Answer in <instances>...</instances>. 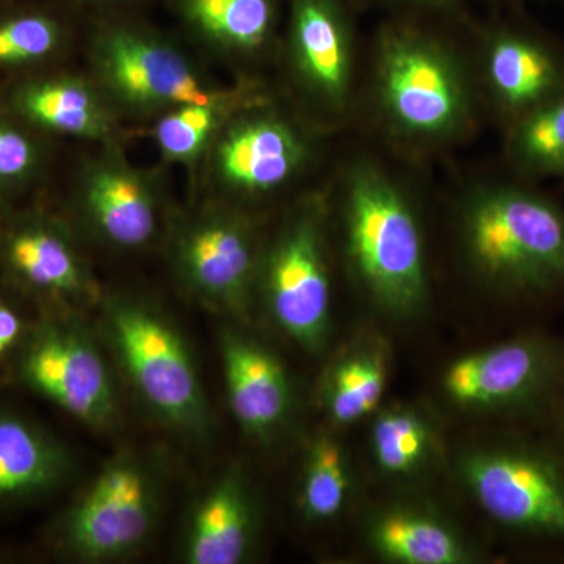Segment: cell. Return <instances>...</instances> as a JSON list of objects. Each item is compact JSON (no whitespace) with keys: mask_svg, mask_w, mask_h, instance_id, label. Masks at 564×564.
<instances>
[{"mask_svg":"<svg viewBox=\"0 0 564 564\" xmlns=\"http://www.w3.org/2000/svg\"><path fill=\"white\" fill-rule=\"evenodd\" d=\"M343 192L345 245L356 278L389 314L417 313L429 274L421 225L402 185L361 159L345 174Z\"/></svg>","mask_w":564,"mask_h":564,"instance_id":"cell-3","label":"cell"},{"mask_svg":"<svg viewBox=\"0 0 564 564\" xmlns=\"http://www.w3.org/2000/svg\"><path fill=\"white\" fill-rule=\"evenodd\" d=\"M193 39L234 57H251L270 46L282 0H169Z\"/></svg>","mask_w":564,"mask_h":564,"instance_id":"cell-20","label":"cell"},{"mask_svg":"<svg viewBox=\"0 0 564 564\" xmlns=\"http://www.w3.org/2000/svg\"><path fill=\"white\" fill-rule=\"evenodd\" d=\"M76 11L66 0H0V73L24 77L61 58L73 39Z\"/></svg>","mask_w":564,"mask_h":564,"instance_id":"cell-21","label":"cell"},{"mask_svg":"<svg viewBox=\"0 0 564 564\" xmlns=\"http://www.w3.org/2000/svg\"><path fill=\"white\" fill-rule=\"evenodd\" d=\"M373 544L381 555L404 564H458L467 555L447 527L426 516L397 511L375 525Z\"/></svg>","mask_w":564,"mask_h":564,"instance_id":"cell-25","label":"cell"},{"mask_svg":"<svg viewBox=\"0 0 564 564\" xmlns=\"http://www.w3.org/2000/svg\"><path fill=\"white\" fill-rule=\"evenodd\" d=\"M317 152L310 129L258 99L225 126L209 151L210 181L237 202L262 199L300 180Z\"/></svg>","mask_w":564,"mask_h":564,"instance_id":"cell-8","label":"cell"},{"mask_svg":"<svg viewBox=\"0 0 564 564\" xmlns=\"http://www.w3.org/2000/svg\"><path fill=\"white\" fill-rule=\"evenodd\" d=\"M503 2L513 3V6H518V3L525 2V0H503Z\"/></svg>","mask_w":564,"mask_h":564,"instance_id":"cell-34","label":"cell"},{"mask_svg":"<svg viewBox=\"0 0 564 564\" xmlns=\"http://www.w3.org/2000/svg\"><path fill=\"white\" fill-rule=\"evenodd\" d=\"M161 508L162 475L150 458L113 456L63 518V549L84 563L128 558L150 541Z\"/></svg>","mask_w":564,"mask_h":564,"instance_id":"cell-6","label":"cell"},{"mask_svg":"<svg viewBox=\"0 0 564 564\" xmlns=\"http://www.w3.org/2000/svg\"><path fill=\"white\" fill-rule=\"evenodd\" d=\"M0 262L9 276L36 295L87 304L98 285L65 226L47 215L29 214L0 236Z\"/></svg>","mask_w":564,"mask_h":564,"instance_id":"cell-16","label":"cell"},{"mask_svg":"<svg viewBox=\"0 0 564 564\" xmlns=\"http://www.w3.org/2000/svg\"><path fill=\"white\" fill-rule=\"evenodd\" d=\"M104 332L133 391L174 432L203 437L210 413L184 336L161 311L129 296L104 310Z\"/></svg>","mask_w":564,"mask_h":564,"instance_id":"cell-5","label":"cell"},{"mask_svg":"<svg viewBox=\"0 0 564 564\" xmlns=\"http://www.w3.org/2000/svg\"><path fill=\"white\" fill-rule=\"evenodd\" d=\"M511 174L463 199L459 232L467 262L485 285L514 302L564 296V207Z\"/></svg>","mask_w":564,"mask_h":564,"instance_id":"cell-1","label":"cell"},{"mask_svg":"<svg viewBox=\"0 0 564 564\" xmlns=\"http://www.w3.org/2000/svg\"><path fill=\"white\" fill-rule=\"evenodd\" d=\"M386 367L377 352H358L333 370L326 402L337 423H352L372 413L383 397Z\"/></svg>","mask_w":564,"mask_h":564,"instance_id":"cell-27","label":"cell"},{"mask_svg":"<svg viewBox=\"0 0 564 564\" xmlns=\"http://www.w3.org/2000/svg\"><path fill=\"white\" fill-rule=\"evenodd\" d=\"M372 445L375 458L386 473H410L425 458L430 432L410 411H392L375 423Z\"/></svg>","mask_w":564,"mask_h":564,"instance_id":"cell-29","label":"cell"},{"mask_svg":"<svg viewBox=\"0 0 564 564\" xmlns=\"http://www.w3.org/2000/svg\"><path fill=\"white\" fill-rule=\"evenodd\" d=\"M258 282L284 333L306 350H321L329 328L332 281L323 204L317 198L293 212L262 252Z\"/></svg>","mask_w":564,"mask_h":564,"instance_id":"cell-7","label":"cell"},{"mask_svg":"<svg viewBox=\"0 0 564 564\" xmlns=\"http://www.w3.org/2000/svg\"><path fill=\"white\" fill-rule=\"evenodd\" d=\"M505 159L521 180H564V95L505 128Z\"/></svg>","mask_w":564,"mask_h":564,"instance_id":"cell-24","label":"cell"},{"mask_svg":"<svg viewBox=\"0 0 564 564\" xmlns=\"http://www.w3.org/2000/svg\"><path fill=\"white\" fill-rule=\"evenodd\" d=\"M88 58L91 80L118 115L161 117L220 91L173 40L129 14H91Z\"/></svg>","mask_w":564,"mask_h":564,"instance_id":"cell-4","label":"cell"},{"mask_svg":"<svg viewBox=\"0 0 564 564\" xmlns=\"http://www.w3.org/2000/svg\"><path fill=\"white\" fill-rule=\"evenodd\" d=\"M65 448L31 422L0 414V500L33 496L68 473Z\"/></svg>","mask_w":564,"mask_h":564,"instance_id":"cell-22","label":"cell"},{"mask_svg":"<svg viewBox=\"0 0 564 564\" xmlns=\"http://www.w3.org/2000/svg\"><path fill=\"white\" fill-rule=\"evenodd\" d=\"M223 372L236 421L252 436L276 432L291 408L284 367L250 337L225 329L220 337Z\"/></svg>","mask_w":564,"mask_h":564,"instance_id":"cell-18","label":"cell"},{"mask_svg":"<svg viewBox=\"0 0 564 564\" xmlns=\"http://www.w3.org/2000/svg\"><path fill=\"white\" fill-rule=\"evenodd\" d=\"M74 204L93 236L117 250H139L159 231L161 203L151 177L110 151L82 169Z\"/></svg>","mask_w":564,"mask_h":564,"instance_id":"cell-15","label":"cell"},{"mask_svg":"<svg viewBox=\"0 0 564 564\" xmlns=\"http://www.w3.org/2000/svg\"><path fill=\"white\" fill-rule=\"evenodd\" d=\"M74 9L91 14H129V11L150 0H66Z\"/></svg>","mask_w":564,"mask_h":564,"instance_id":"cell-32","label":"cell"},{"mask_svg":"<svg viewBox=\"0 0 564 564\" xmlns=\"http://www.w3.org/2000/svg\"><path fill=\"white\" fill-rule=\"evenodd\" d=\"M564 403V400H563ZM563 425L562 430H560V437H558V444H560V452H562V458H555L558 459L560 463H562V466L564 467V415H563Z\"/></svg>","mask_w":564,"mask_h":564,"instance_id":"cell-33","label":"cell"},{"mask_svg":"<svg viewBox=\"0 0 564 564\" xmlns=\"http://www.w3.org/2000/svg\"><path fill=\"white\" fill-rule=\"evenodd\" d=\"M480 82L503 129L564 95V46L511 14L480 31Z\"/></svg>","mask_w":564,"mask_h":564,"instance_id":"cell-12","label":"cell"},{"mask_svg":"<svg viewBox=\"0 0 564 564\" xmlns=\"http://www.w3.org/2000/svg\"><path fill=\"white\" fill-rule=\"evenodd\" d=\"M22 332L24 326L21 315L9 303L0 300V359L9 355L11 348L20 343Z\"/></svg>","mask_w":564,"mask_h":564,"instance_id":"cell-31","label":"cell"},{"mask_svg":"<svg viewBox=\"0 0 564 564\" xmlns=\"http://www.w3.org/2000/svg\"><path fill=\"white\" fill-rule=\"evenodd\" d=\"M395 17L423 18L432 21L463 20V0H377Z\"/></svg>","mask_w":564,"mask_h":564,"instance_id":"cell-30","label":"cell"},{"mask_svg":"<svg viewBox=\"0 0 564 564\" xmlns=\"http://www.w3.org/2000/svg\"><path fill=\"white\" fill-rule=\"evenodd\" d=\"M464 477L486 514L505 529L564 543V467L525 447L470 456Z\"/></svg>","mask_w":564,"mask_h":564,"instance_id":"cell-10","label":"cell"},{"mask_svg":"<svg viewBox=\"0 0 564 564\" xmlns=\"http://www.w3.org/2000/svg\"><path fill=\"white\" fill-rule=\"evenodd\" d=\"M432 20L393 17L378 33L373 98L386 131L415 147H441L474 121L470 77Z\"/></svg>","mask_w":564,"mask_h":564,"instance_id":"cell-2","label":"cell"},{"mask_svg":"<svg viewBox=\"0 0 564 564\" xmlns=\"http://www.w3.org/2000/svg\"><path fill=\"white\" fill-rule=\"evenodd\" d=\"M444 388L464 406L532 410L564 392V347L543 337H519L464 356L448 367Z\"/></svg>","mask_w":564,"mask_h":564,"instance_id":"cell-13","label":"cell"},{"mask_svg":"<svg viewBox=\"0 0 564 564\" xmlns=\"http://www.w3.org/2000/svg\"><path fill=\"white\" fill-rule=\"evenodd\" d=\"M248 88L220 90L202 102L182 104L159 117L154 126L155 144L165 161L192 165L209 154L225 126L245 107L258 101Z\"/></svg>","mask_w":564,"mask_h":564,"instance_id":"cell-23","label":"cell"},{"mask_svg":"<svg viewBox=\"0 0 564 564\" xmlns=\"http://www.w3.org/2000/svg\"><path fill=\"white\" fill-rule=\"evenodd\" d=\"M348 475L339 445L328 437L317 441L307 456L302 486L303 513L311 521H328L343 510Z\"/></svg>","mask_w":564,"mask_h":564,"instance_id":"cell-28","label":"cell"},{"mask_svg":"<svg viewBox=\"0 0 564 564\" xmlns=\"http://www.w3.org/2000/svg\"><path fill=\"white\" fill-rule=\"evenodd\" d=\"M21 375L33 391L93 430L117 422L120 408L109 364L77 323L44 322L25 347Z\"/></svg>","mask_w":564,"mask_h":564,"instance_id":"cell-11","label":"cell"},{"mask_svg":"<svg viewBox=\"0 0 564 564\" xmlns=\"http://www.w3.org/2000/svg\"><path fill=\"white\" fill-rule=\"evenodd\" d=\"M285 54L296 87L329 117H340L355 82L352 0H288Z\"/></svg>","mask_w":564,"mask_h":564,"instance_id":"cell-14","label":"cell"},{"mask_svg":"<svg viewBox=\"0 0 564 564\" xmlns=\"http://www.w3.org/2000/svg\"><path fill=\"white\" fill-rule=\"evenodd\" d=\"M2 102L46 137L111 141L120 117L95 82L66 73L40 70L21 77Z\"/></svg>","mask_w":564,"mask_h":564,"instance_id":"cell-17","label":"cell"},{"mask_svg":"<svg viewBox=\"0 0 564 564\" xmlns=\"http://www.w3.org/2000/svg\"><path fill=\"white\" fill-rule=\"evenodd\" d=\"M254 511L237 473L218 477L193 505L185 527L182 558L188 564H239L250 554Z\"/></svg>","mask_w":564,"mask_h":564,"instance_id":"cell-19","label":"cell"},{"mask_svg":"<svg viewBox=\"0 0 564 564\" xmlns=\"http://www.w3.org/2000/svg\"><path fill=\"white\" fill-rule=\"evenodd\" d=\"M46 135L0 102V202L22 195L46 172Z\"/></svg>","mask_w":564,"mask_h":564,"instance_id":"cell-26","label":"cell"},{"mask_svg":"<svg viewBox=\"0 0 564 564\" xmlns=\"http://www.w3.org/2000/svg\"><path fill=\"white\" fill-rule=\"evenodd\" d=\"M172 256L188 295L234 317L248 314L262 256L248 215L225 206L193 215L177 229Z\"/></svg>","mask_w":564,"mask_h":564,"instance_id":"cell-9","label":"cell"}]
</instances>
